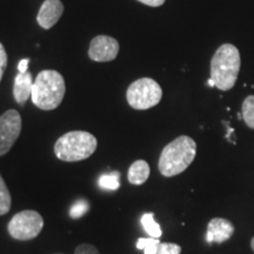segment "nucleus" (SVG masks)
Here are the masks:
<instances>
[{
    "label": "nucleus",
    "mask_w": 254,
    "mask_h": 254,
    "mask_svg": "<svg viewBox=\"0 0 254 254\" xmlns=\"http://www.w3.org/2000/svg\"><path fill=\"white\" fill-rule=\"evenodd\" d=\"M126 98L132 109L139 111L148 110L160 103L163 90L153 79L140 78L129 85Z\"/></svg>",
    "instance_id": "nucleus-5"
},
{
    "label": "nucleus",
    "mask_w": 254,
    "mask_h": 254,
    "mask_svg": "<svg viewBox=\"0 0 254 254\" xmlns=\"http://www.w3.org/2000/svg\"><path fill=\"white\" fill-rule=\"evenodd\" d=\"M119 49V43L114 38L109 36H97L91 41L88 57L94 62H112L118 56Z\"/></svg>",
    "instance_id": "nucleus-8"
},
{
    "label": "nucleus",
    "mask_w": 254,
    "mask_h": 254,
    "mask_svg": "<svg viewBox=\"0 0 254 254\" xmlns=\"http://www.w3.org/2000/svg\"><path fill=\"white\" fill-rule=\"evenodd\" d=\"M65 92L66 86L63 75L53 69H45L37 75L31 98L38 109L52 111L62 104Z\"/></svg>",
    "instance_id": "nucleus-3"
},
{
    "label": "nucleus",
    "mask_w": 254,
    "mask_h": 254,
    "mask_svg": "<svg viewBox=\"0 0 254 254\" xmlns=\"http://www.w3.org/2000/svg\"><path fill=\"white\" fill-rule=\"evenodd\" d=\"M21 132V117L18 111L8 110L0 117V157L8 153Z\"/></svg>",
    "instance_id": "nucleus-7"
},
{
    "label": "nucleus",
    "mask_w": 254,
    "mask_h": 254,
    "mask_svg": "<svg viewBox=\"0 0 254 254\" xmlns=\"http://www.w3.org/2000/svg\"><path fill=\"white\" fill-rule=\"evenodd\" d=\"M74 254H100L97 247L90 244H81L74 251Z\"/></svg>",
    "instance_id": "nucleus-20"
},
{
    "label": "nucleus",
    "mask_w": 254,
    "mask_h": 254,
    "mask_svg": "<svg viewBox=\"0 0 254 254\" xmlns=\"http://www.w3.org/2000/svg\"><path fill=\"white\" fill-rule=\"evenodd\" d=\"M43 227V217L33 209H25L11 219V221L8 222L7 231L13 239L25 241L37 238Z\"/></svg>",
    "instance_id": "nucleus-6"
},
{
    "label": "nucleus",
    "mask_w": 254,
    "mask_h": 254,
    "mask_svg": "<svg viewBox=\"0 0 254 254\" xmlns=\"http://www.w3.org/2000/svg\"><path fill=\"white\" fill-rule=\"evenodd\" d=\"M241 116L250 128L254 129V95H249L241 106Z\"/></svg>",
    "instance_id": "nucleus-14"
},
{
    "label": "nucleus",
    "mask_w": 254,
    "mask_h": 254,
    "mask_svg": "<svg viewBox=\"0 0 254 254\" xmlns=\"http://www.w3.org/2000/svg\"><path fill=\"white\" fill-rule=\"evenodd\" d=\"M12 199L9 190L6 186V184L2 179L1 174H0V215L7 214L11 209Z\"/></svg>",
    "instance_id": "nucleus-16"
},
{
    "label": "nucleus",
    "mask_w": 254,
    "mask_h": 254,
    "mask_svg": "<svg viewBox=\"0 0 254 254\" xmlns=\"http://www.w3.org/2000/svg\"><path fill=\"white\" fill-rule=\"evenodd\" d=\"M234 234V225L224 218H213L208 222L206 241L208 244H222Z\"/></svg>",
    "instance_id": "nucleus-9"
},
{
    "label": "nucleus",
    "mask_w": 254,
    "mask_h": 254,
    "mask_svg": "<svg viewBox=\"0 0 254 254\" xmlns=\"http://www.w3.org/2000/svg\"><path fill=\"white\" fill-rule=\"evenodd\" d=\"M239 50L232 44H222L211 60V79L220 91H228L236 85L240 71Z\"/></svg>",
    "instance_id": "nucleus-2"
},
{
    "label": "nucleus",
    "mask_w": 254,
    "mask_h": 254,
    "mask_svg": "<svg viewBox=\"0 0 254 254\" xmlns=\"http://www.w3.org/2000/svg\"><path fill=\"white\" fill-rule=\"evenodd\" d=\"M28 63H30V59H23L19 62V65H18V71L19 73H25L27 72V68H28Z\"/></svg>",
    "instance_id": "nucleus-23"
},
{
    "label": "nucleus",
    "mask_w": 254,
    "mask_h": 254,
    "mask_svg": "<svg viewBox=\"0 0 254 254\" xmlns=\"http://www.w3.org/2000/svg\"><path fill=\"white\" fill-rule=\"evenodd\" d=\"M150 165L145 160H136L128 168L127 179L132 185H142L150 177Z\"/></svg>",
    "instance_id": "nucleus-12"
},
{
    "label": "nucleus",
    "mask_w": 254,
    "mask_h": 254,
    "mask_svg": "<svg viewBox=\"0 0 254 254\" xmlns=\"http://www.w3.org/2000/svg\"><path fill=\"white\" fill-rule=\"evenodd\" d=\"M196 155V144L190 136L180 135L164 147L158 167L164 177L171 178L183 173L193 163Z\"/></svg>",
    "instance_id": "nucleus-1"
},
{
    "label": "nucleus",
    "mask_w": 254,
    "mask_h": 254,
    "mask_svg": "<svg viewBox=\"0 0 254 254\" xmlns=\"http://www.w3.org/2000/svg\"><path fill=\"white\" fill-rule=\"evenodd\" d=\"M6 66H7V53H6L2 44L0 43V81H1L2 75H4Z\"/></svg>",
    "instance_id": "nucleus-21"
},
{
    "label": "nucleus",
    "mask_w": 254,
    "mask_h": 254,
    "mask_svg": "<svg viewBox=\"0 0 254 254\" xmlns=\"http://www.w3.org/2000/svg\"><path fill=\"white\" fill-rule=\"evenodd\" d=\"M160 240L155 238H140L136 241V249L142 250L145 254H157Z\"/></svg>",
    "instance_id": "nucleus-17"
},
{
    "label": "nucleus",
    "mask_w": 254,
    "mask_h": 254,
    "mask_svg": "<svg viewBox=\"0 0 254 254\" xmlns=\"http://www.w3.org/2000/svg\"><path fill=\"white\" fill-rule=\"evenodd\" d=\"M120 173L117 172V171H113V172L101 174L99 178V186L104 190H118L120 186Z\"/></svg>",
    "instance_id": "nucleus-15"
},
{
    "label": "nucleus",
    "mask_w": 254,
    "mask_h": 254,
    "mask_svg": "<svg viewBox=\"0 0 254 254\" xmlns=\"http://www.w3.org/2000/svg\"><path fill=\"white\" fill-rule=\"evenodd\" d=\"M251 247H252V250L254 251V237H253V239L251 240Z\"/></svg>",
    "instance_id": "nucleus-24"
},
{
    "label": "nucleus",
    "mask_w": 254,
    "mask_h": 254,
    "mask_svg": "<svg viewBox=\"0 0 254 254\" xmlns=\"http://www.w3.org/2000/svg\"><path fill=\"white\" fill-rule=\"evenodd\" d=\"M88 209H90V204H88L87 200L79 199L72 205L71 209H69V215L73 219H79L84 214H86Z\"/></svg>",
    "instance_id": "nucleus-18"
},
{
    "label": "nucleus",
    "mask_w": 254,
    "mask_h": 254,
    "mask_svg": "<svg viewBox=\"0 0 254 254\" xmlns=\"http://www.w3.org/2000/svg\"><path fill=\"white\" fill-rule=\"evenodd\" d=\"M141 225L144 227V230L147 232V234L151 238H155V239H159L163 234V231H161L160 226H159L158 222L154 220V214L153 213H146L141 217Z\"/></svg>",
    "instance_id": "nucleus-13"
},
{
    "label": "nucleus",
    "mask_w": 254,
    "mask_h": 254,
    "mask_svg": "<svg viewBox=\"0 0 254 254\" xmlns=\"http://www.w3.org/2000/svg\"><path fill=\"white\" fill-rule=\"evenodd\" d=\"M98 141L86 131H72L60 136L55 145L57 158L67 163L81 161L90 158L97 150Z\"/></svg>",
    "instance_id": "nucleus-4"
},
{
    "label": "nucleus",
    "mask_w": 254,
    "mask_h": 254,
    "mask_svg": "<svg viewBox=\"0 0 254 254\" xmlns=\"http://www.w3.org/2000/svg\"><path fill=\"white\" fill-rule=\"evenodd\" d=\"M138 1H140L142 4L147 6H151V7H159V6L163 5L166 0H138Z\"/></svg>",
    "instance_id": "nucleus-22"
},
{
    "label": "nucleus",
    "mask_w": 254,
    "mask_h": 254,
    "mask_svg": "<svg viewBox=\"0 0 254 254\" xmlns=\"http://www.w3.org/2000/svg\"><path fill=\"white\" fill-rule=\"evenodd\" d=\"M32 87H33V78L30 72L18 73L14 79L13 95L14 99L19 105H24L32 95Z\"/></svg>",
    "instance_id": "nucleus-11"
},
{
    "label": "nucleus",
    "mask_w": 254,
    "mask_h": 254,
    "mask_svg": "<svg viewBox=\"0 0 254 254\" xmlns=\"http://www.w3.org/2000/svg\"><path fill=\"white\" fill-rule=\"evenodd\" d=\"M182 247L172 243H160L158 246L157 254H180Z\"/></svg>",
    "instance_id": "nucleus-19"
},
{
    "label": "nucleus",
    "mask_w": 254,
    "mask_h": 254,
    "mask_svg": "<svg viewBox=\"0 0 254 254\" xmlns=\"http://www.w3.org/2000/svg\"><path fill=\"white\" fill-rule=\"evenodd\" d=\"M64 13V5L60 0H45L38 12L37 21L41 27L49 30L58 23Z\"/></svg>",
    "instance_id": "nucleus-10"
}]
</instances>
